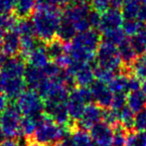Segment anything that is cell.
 Segmentation results:
<instances>
[{
    "instance_id": "cell-21",
    "label": "cell",
    "mask_w": 146,
    "mask_h": 146,
    "mask_svg": "<svg viewBox=\"0 0 146 146\" xmlns=\"http://www.w3.org/2000/svg\"><path fill=\"white\" fill-rule=\"evenodd\" d=\"M119 52V56L121 58V61L124 65L126 66H131L133 64V62L135 61L136 58V52H135L134 48L132 47L130 43V40H126L125 39L121 44H119L117 46Z\"/></svg>"
},
{
    "instance_id": "cell-44",
    "label": "cell",
    "mask_w": 146,
    "mask_h": 146,
    "mask_svg": "<svg viewBox=\"0 0 146 146\" xmlns=\"http://www.w3.org/2000/svg\"><path fill=\"white\" fill-rule=\"evenodd\" d=\"M4 60H5V57H4L3 55H2L1 51H0V69H1L2 65H3V62H4Z\"/></svg>"
},
{
    "instance_id": "cell-23",
    "label": "cell",
    "mask_w": 146,
    "mask_h": 146,
    "mask_svg": "<svg viewBox=\"0 0 146 146\" xmlns=\"http://www.w3.org/2000/svg\"><path fill=\"white\" fill-rule=\"evenodd\" d=\"M37 1L38 0H17L14 13L19 19L29 18L36 9Z\"/></svg>"
},
{
    "instance_id": "cell-24",
    "label": "cell",
    "mask_w": 146,
    "mask_h": 146,
    "mask_svg": "<svg viewBox=\"0 0 146 146\" xmlns=\"http://www.w3.org/2000/svg\"><path fill=\"white\" fill-rule=\"evenodd\" d=\"M46 50L51 61L55 62L66 54V44L59 38H55L46 44Z\"/></svg>"
},
{
    "instance_id": "cell-3",
    "label": "cell",
    "mask_w": 146,
    "mask_h": 146,
    "mask_svg": "<svg viewBox=\"0 0 146 146\" xmlns=\"http://www.w3.org/2000/svg\"><path fill=\"white\" fill-rule=\"evenodd\" d=\"M61 17L60 10L36 8L31 16V20L37 39L47 44L57 38Z\"/></svg>"
},
{
    "instance_id": "cell-29",
    "label": "cell",
    "mask_w": 146,
    "mask_h": 146,
    "mask_svg": "<svg viewBox=\"0 0 146 146\" xmlns=\"http://www.w3.org/2000/svg\"><path fill=\"white\" fill-rule=\"evenodd\" d=\"M122 30L125 35L133 37L142 30H144V23L136 21V20L124 19L122 24Z\"/></svg>"
},
{
    "instance_id": "cell-18",
    "label": "cell",
    "mask_w": 146,
    "mask_h": 146,
    "mask_svg": "<svg viewBox=\"0 0 146 146\" xmlns=\"http://www.w3.org/2000/svg\"><path fill=\"white\" fill-rule=\"evenodd\" d=\"M47 79L48 78L45 76L42 69L32 67V66H27L25 75H24V81H25L26 87L29 88V90L37 92V90Z\"/></svg>"
},
{
    "instance_id": "cell-41",
    "label": "cell",
    "mask_w": 146,
    "mask_h": 146,
    "mask_svg": "<svg viewBox=\"0 0 146 146\" xmlns=\"http://www.w3.org/2000/svg\"><path fill=\"white\" fill-rule=\"evenodd\" d=\"M52 146H71V135L69 137H67V138H65L64 140L59 141V142H57L56 144Z\"/></svg>"
},
{
    "instance_id": "cell-47",
    "label": "cell",
    "mask_w": 146,
    "mask_h": 146,
    "mask_svg": "<svg viewBox=\"0 0 146 146\" xmlns=\"http://www.w3.org/2000/svg\"><path fill=\"white\" fill-rule=\"evenodd\" d=\"M4 31H2L1 29H0V41H1V39H2V37H3V35H4Z\"/></svg>"
},
{
    "instance_id": "cell-37",
    "label": "cell",
    "mask_w": 146,
    "mask_h": 146,
    "mask_svg": "<svg viewBox=\"0 0 146 146\" xmlns=\"http://www.w3.org/2000/svg\"><path fill=\"white\" fill-rule=\"evenodd\" d=\"M92 2V6L94 7V11L96 12H106L108 10L111 6V1L110 0H90ZM112 8V6H111Z\"/></svg>"
},
{
    "instance_id": "cell-20",
    "label": "cell",
    "mask_w": 146,
    "mask_h": 146,
    "mask_svg": "<svg viewBox=\"0 0 146 146\" xmlns=\"http://www.w3.org/2000/svg\"><path fill=\"white\" fill-rule=\"evenodd\" d=\"M127 106L134 113H138L146 106V96L141 90H134L127 94Z\"/></svg>"
},
{
    "instance_id": "cell-45",
    "label": "cell",
    "mask_w": 146,
    "mask_h": 146,
    "mask_svg": "<svg viewBox=\"0 0 146 146\" xmlns=\"http://www.w3.org/2000/svg\"><path fill=\"white\" fill-rule=\"evenodd\" d=\"M27 146H43V145L38 144V143L34 142V141H31L30 139H29V143H28V145H27Z\"/></svg>"
},
{
    "instance_id": "cell-10",
    "label": "cell",
    "mask_w": 146,
    "mask_h": 146,
    "mask_svg": "<svg viewBox=\"0 0 146 146\" xmlns=\"http://www.w3.org/2000/svg\"><path fill=\"white\" fill-rule=\"evenodd\" d=\"M21 41L20 36L15 30H10L4 33L0 41V51L5 58L20 56Z\"/></svg>"
},
{
    "instance_id": "cell-19",
    "label": "cell",
    "mask_w": 146,
    "mask_h": 146,
    "mask_svg": "<svg viewBox=\"0 0 146 146\" xmlns=\"http://www.w3.org/2000/svg\"><path fill=\"white\" fill-rule=\"evenodd\" d=\"M26 60H27L29 66L39 68V69H43L45 66L52 62L47 53L46 46H40V45L26 58Z\"/></svg>"
},
{
    "instance_id": "cell-34",
    "label": "cell",
    "mask_w": 146,
    "mask_h": 146,
    "mask_svg": "<svg viewBox=\"0 0 146 146\" xmlns=\"http://www.w3.org/2000/svg\"><path fill=\"white\" fill-rule=\"evenodd\" d=\"M102 121L111 127L116 126L117 124H119V111H116L112 108L104 110Z\"/></svg>"
},
{
    "instance_id": "cell-33",
    "label": "cell",
    "mask_w": 146,
    "mask_h": 146,
    "mask_svg": "<svg viewBox=\"0 0 146 146\" xmlns=\"http://www.w3.org/2000/svg\"><path fill=\"white\" fill-rule=\"evenodd\" d=\"M125 146H146V132H128Z\"/></svg>"
},
{
    "instance_id": "cell-30",
    "label": "cell",
    "mask_w": 146,
    "mask_h": 146,
    "mask_svg": "<svg viewBox=\"0 0 146 146\" xmlns=\"http://www.w3.org/2000/svg\"><path fill=\"white\" fill-rule=\"evenodd\" d=\"M19 18L15 13L0 14V29L4 32L14 30L18 23Z\"/></svg>"
},
{
    "instance_id": "cell-13",
    "label": "cell",
    "mask_w": 146,
    "mask_h": 146,
    "mask_svg": "<svg viewBox=\"0 0 146 146\" xmlns=\"http://www.w3.org/2000/svg\"><path fill=\"white\" fill-rule=\"evenodd\" d=\"M90 138L94 145L112 146L113 142V128L104 121L96 123L90 129Z\"/></svg>"
},
{
    "instance_id": "cell-35",
    "label": "cell",
    "mask_w": 146,
    "mask_h": 146,
    "mask_svg": "<svg viewBox=\"0 0 146 146\" xmlns=\"http://www.w3.org/2000/svg\"><path fill=\"white\" fill-rule=\"evenodd\" d=\"M134 129L137 132H146V110L135 114Z\"/></svg>"
},
{
    "instance_id": "cell-7",
    "label": "cell",
    "mask_w": 146,
    "mask_h": 146,
    "mask_svg": "<svg viewBox=\"0 0 146 146\" xmlns=\"http://www.w3.org/2000/svg\"><path fill=\"white\" fill-rule=\"evenodd\" d=\"M16 106L23 116L35 117L45 112L44 100L32 90H26L16 100Z\"/></svg>"
},
{
    "instance_id": "cell-38",
    "label": "cell",
    "mask_w": 146,
    "mask_h": 146,
    "mask_svg": "<svg viewBox=\"0 0 146 146\" xmlns=\"http://www.w3.org/2000/svg\"><path fill=\"white\" fill-rule=\"evenodd\" d=\"M17 0H0V14L12 13Z\"/></svg>"
},
{
    "instance_id": "cell-28",
    "label": "cell",
    "mask_w": 146,
    "mask_h": 146,
    "mask_svg": "<svg viewBox=\"0 0 146 146\" xmlns=\"http://www.w3.org/2000/svg\"><path fill=\"white\" fill-rule=\"evenodd\" d=\"M130 43L134 48L136 54L146 57V29L142 30L135 36L131 37Z\"/></svg>"
},
{
    "instance_id": "cell-11",
    "label": "cell",
    "mask_w": 146,
    "mask_h": 146,
    "mask_svg": "<svg viewBox=\"0 0 146 146\" xmlns=\"http://www.w3.org/2000/svg\"><path fill=\"white\" fill-rule=\"evenodd\" d=\"M87 106L88 104H86L79 88H74L72 92H70L69 98H68L67 102V108L71 121L78 122L83 116Z\"/></svg>"
},
{
    "instance_id": "cell-14",
    "label": "cell",
    "mask_w": 146,
    "mask_h": 146,
    "mask_svg": "<svg viewBox=\"0 0 146 146\" xmlns=\"http://www.w3.org/2000/svg\"><path fill=\"white\" fill-rule=\"evenodd\" d=\"M104 108L96 104H90L86 106V110L82 118L77 122V127L87 131L96 123L100 122L104 117Z\"/></svg>"
},
{
    "instance_id": "cell-42",
    "label": "cell",
    "mask_w": 146,
    "mask_h": 146,
    "mask_svg": "<svg viewBox=\"0 0 146 146\" xmlns=\"http://www.w3.org/2000/svg\"><path fill=\"white\" fill-rule=\"evenodd\" d=\"M4 138H5V136H4L3 130H2V127H1V122H0V143H2L5 140Z\"/></svg>"
},
{
    "instance_id": "cell-22",
    "label": "cell",
    "mask_w": 146,
    "mask_h": 146,
    "mask_svg": "<svg viewBox=\"0 0 146 146\" xmlns=\"http://www.w3.org/2000/svg\"><path fill=\"white\" fill-rule=\"evenodd\" d=\"M108 88L112 94H128L129 92V77L124 74L115 75L112 81L108 84Z\"/></svg>"
},
{
    "instance_id": "cell-6",
    "label": "cell",
    "mask_w": 146,
    "mask_h": 146,
    "mask_svg": "<svg viewBox=\"0 0 146 146\" xmlns=\"http://www.w3.org/2000/svg\"><path fill=\"white\" fill-rule=\"evenodd\" d=\"M96 65L102 69L108 70L116 74L122 66V61L119 56L118 48L113 44L104 41L100 43L96 56Z\"/></svg>"
},
{
    "instance_id": "cell-15",
    "label": "cell",
    "mask_w": 146,
    "mask_h": 146,
    "mask_svg": "<svg viewBox=\"0 0 146 146\" xmlns=\"http://www.w3.org/2000/svg\"><path fill=\"white\" fill-rule=\"evenodd\" d=\"M90 90H92V98L96 102V104H98L104 110L111 108L113 94L106 84L96 81L90 86Z\"/></svg>"
},
{
    "instance_id": "cell-36",
    "label": "cell",
    "mask_w": 146,
    "mask_h": 146,
    "mask_svg": "<svg viewBox=\"0 0 146 146\" xmlns=\"http://www.w3.org/2000/svg\"><path fill=\"white\" fill-rule=\"evenodd\" d=\"M127 106V94H113L111 108L116 111H120L123 108Z\"/></svg>"
},
{
    "instance_id": "cell-31",
    "label": "cell",
    "mask_w": 146,
    "mask_h": 146,
    "mask_svg": "<svg viewBox=\"0 0 146 146\" xmlns=\"http://www.w3.org/2000/svg\"><path fill=\"white\" fill-rule=\"evenodd\" d=\"M69 4H70L69 0H38L37 1L36 8L61 10L62 8L65 9Z\"/></svg>"
},
{
    "instance_id": "cell-40",
    "label": "cell",
    "mask_w": 146,
    "mask_h": 146,
    "mask_svg": "<svg viewBox=\"0 0 146 146\" xmlns=\"http://www.w3.org/2000/svg\"><path fill=\"white\" fill-rule=\"evenodd\" d=\"M0 146H19L16 139H5L2 143H0Z\"/></svg>"
},
{
    "instance_id": "cell-8",
    "label": "cell",
    "mask_w": 146,
    "mask_h": 146,
    "mask_svg": "<svg viewBox=\"0 0 146 146\" xmlns=\"http://www.w3.org/2000/svg\"><path fill=\"white\" fill-rule=\"evenodd\" d=\"M26 90L24 78H16L0 72V94L10 102H15Z\"/></svg>"
},
{
    "instance_id": "cell-17",
    "label": "cell",
    "mask_w": 146,
    "mask_h": 146,
    "mask_svg": "<svg viewBox=\"0 0 146 146\" xmlns=\"http://www.w3.org/2000/svg\"><path fill=\"white\" fill-rule=\"evenodd\" d=\"M26 68L27 66L24 59L21 56H17L12 58H5L0 72L12 77L24 78Z\"/></svg>"
},
{
    "instance_id": "cell-12",
    "label": "cell",
    "mask_w": 146,
    "mask_h": 146,
    "mask_svg": "<svg viewBox=\"0 0 146 146\" xmlns=\"http://www.w3.org/2000/svg\"><path fill=\"white\" fill-rule=\"evenodd\" d=\"M124 21L123 15L118 8H110L100 15V22L98 29L104 33L122 28Z\"/></svg>"
},
{
    "instance_id": "cell-46",
    "label": "cell",
    "mask_w": 146,
    "mask_h": 146,
    "mask_svg": "<svg viewBox=\"0 0 146 146\" xmlns=\"http://www.w3.org/2000/svg\"><path fill=\"white\" fill-rule=\"evenodd\" d=\"M137 2H139V3H141V4H143V5H145L146 6V0H136Z\"/></svg>"
},
{
    "instance_id": "cell-1",
    "label": "cell",
    "mask_w": 146,
    "mask_h": 146,
    "mask_svg": "<svg viewBox=\"0 0 146 146\" xmlns=\"http://www.w3.org/2000/svg\"><path fill=\"white\" fill-rule=\"evenodd\" d=\"M90 11L88 2L69 4L62 13L57 38L65 43H69L77 34L90 29L88 20Z\"/></svg>"
},
{
    "instance_id": "cell-43",
    "label": "cell",
    "mask_w": 146,
    "mask_h": 146,
    "mask_svg": "<svg viewBox=\"0 0 146 146\" xmlns=\"http://www.w3.org/2000/svg\"><path fill=\"white\" fill-rule=\"evenodd\" d=\"M71 2V4H78V3H86L88 2V0H69Z\"/></svg>"
},
{
    "instance_id": "cell-4",
    "label": "cell",
    "mask_w": 146,
    "mask_h": 146,
    "mask_svg": "<svg viewBox=\"0 0 146 146\" xmlns=\"http://www.w3.org/2000/svg\"><path fill=\"white\" fill-rule=\"evenodd\" d=\"M70 135L71 132L68 127L56 124L47 115L46 119L37 127L33 136L29 139L43 146H52L69 137Z\"/></svg>"
},
{
    "instance_id": "cell-25",
    "label": "cell",
    "mask_w": 146,
    "mask_h": 146,
    "mask_svg": "<svg viewBox=\"0 0 146 146\" xmlns=\"http://www.w3.org/2000/svg\"><path fill=\"white\" fill-rule=\"evenodd\" d=\"M71 146H96L90 138V133L86 130L76 128L71 133Z\"/></svg>"
},
{
    "instance_id": "cell-5",
    "label": "cell",
    "mask_w": 146,
    "mask_h": 146,
    "mask_svg": "<svg viewBox=\"0 0 146 146\" xmlns=\"http://www.w3.org/2000/svg\"><path fill=\"white\" fill-rule=\"evenodd\" d=\"M21 119L22 114L20 113L16 104L10 102L7 108L0 113V122L4 136L8 139H16L21 136Z\"/></svg>"
},
{
    "instance_id": "cell-26",
    "label": "cell",
    "mask_w": 146,
    "mask_h": 146,
    "mask_svg": "<svg viewBox=\"0 0 146 146\" xmlns=\"http://www.w3.org/2000/svg\"><path fill=\"white\" fill-rule=\"evenodd\" d=\"M134 119L135 113L127 106L119 111V124L122 125L128 132L134 128Z\"/></svg>"
},
{
    "instance_id": "cell-2",
    "label": "cell",
    "mask_w": 146,
    "mask_h": 146,
    "mask_svg": "<svg viewBox=\"0 0 146 146\" xmlns=\"http://www.w3.org/2000/svg\"><path fill=\"white\" fill-rule=\"evenodd\" d=\"M100 45V33L88 29L75 36L71 42L66 44V53L73 62L90 64L96 60V52Z\"/></svg>"
},
{
    "instance_id": "cell-9",
    "label": "cell",
    "mask_w": 146,
    "mask_h": 146,
    "mask_svg": "<svg viewBox=\"0 0 146 146\" xmlns=\"http://www.w3.org/2000/svg\"><path fill=\"white\" fill-rule=\"evenodd\" d=\"M66 71L73 75L76 86L78 88H88L94 83L96 75L94 70L90 64H83L73 62Z\"/></svg>"
},
{
    "instance_id": "cell-32",
    "label": "cell",
    "mask_w": 146,
    "mask_h": 146,
    "mask_svg": "<svg viewBox=\"0 0 146 146\" xmlns=\"http://www.w3.org/2000/svg\"><path fill=\"white\" fill-rule=\"evenodd\" d=\"M128 131L120 124L113 127V142L112 146H125Z\"/></svg>"
},
{
    "instance_id": "cell-27",
    "label": "cell",
    "mask_w": 146,
    "mask_h": 146,
    "mask_svg": "<svg viewBox=\"0 0 146 146\" xmlns=\"http://www.w3.org/2000/svg\"><path fill=\"white\" fill-rule=\"evenodd\" d=\"M130 67L133 77L138 79L141 83L146 82V57L137 58Z\"/></svg>"
},
{
    "instance_id": "cell-39",
    "label": "cell",
    "mask_w": 146,
    "mask_h": 146,
    "mask_svg": "<svg viewBox=\"0 0 146 146\" xmlns=\"http://www.w3.org/2000/svg\"><path fill=\"white\" fill-rule=\"evenodd\" d=\"M8 104H9V102H8L7 98H6L2 94H0V113L7 108Z\"/></svg>"
},
{
    "instance_id": "cell-16",
    "label": "cell",
    "mask_w": 146,
    "mask_h": 146,
    "mask_svg": "<svg viewBox=\"0 0 146 146\" xmlns=\"http://www.w3.org/2000/svg\"><path fill=\"white\" fill-rule=\"evenodd\" d=\"M122 15L124 19L146 22V6L136 0H124L122 3Z\"/></svg>"
}]
</instances>
